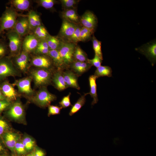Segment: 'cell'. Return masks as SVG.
Listing matches in <instances>:
<instances>
[{
  "label": "cell",
  "mask_w": 156,
  "mask_h": 156,
  "mask_svg": "<svg viewBox=\"0 0 156 156\" xmlns=\"http://www.w3.org/2000/svg\"><path fill=\"white\" fill-rule=\"evenodd\" d=\"M22 15L18 14L12 7H6L0 17L1 23L0 35L4 31L12 29L18 17Z\"/></svg>",
  "instance_id": "1"
},
{
  "label": "cell",
  "mask_w": 156,
  "mask_h": 156,
  "mask_svg": "<svg viewBox=\"0 0 156 156\" xmlns=\"http://www.w3.org/2000/svg\"><path fill=\"white\" fill-rule=\"evenodd\" d=\"M31 74L37 87H46L51 82L52 76L50 70L39 68L32 70Z\"/></svg>",
  "instance_id": "2"
},
{
  "label": "cell",
  "mask_w": 156,
  "mask_h": 156,
  "mask_svg": "<svg viewBox=\"0 0 156 156\" xmlns=\"http://www.w3.org/2000/svg\"><path fill=\"white\" fill-rule=\"evenodd\" d=\"M76 44L63 40L57 50L61 57L68 68L74 61L73 55Z\"/></svg>",
  "instance_id": "3"
},
{
  "label": "cell",
  "mask_w": 156,
  "mask_h": 156,
  "mask_svg": "<svg viewBox=\"0 0 156 156\" xmlns=\"http://www.w3.org/2000/svg\"><path fill=\"white\" fill-rule=\"evenodd\" d=\"M19 75L18 71L9 57L5 56L0 59V81L8 77Z\"/></svg>",
  "instance_id": "4"
},
{
  "label": "cell",
  "mask_w": 156,
  "mask_h": 156,
  "mask_svg": "<svg viewBox=\"0 0 156 156\" xmlns=\"http://www.w3.org/2000/svg\"><path fill=\"white\" fill-rule=\"evenodd\" d=\"M56 96L48 90L46 87H42L33 98V101L38 105L45 107L56 99Z\"/></svg>",
  "instance_id": "5"
},
{
  "label": "cell",
  "mask_w": 156,
  "mask_h": 156,
  "mask_svg": "<svg viewBox=\"0 0 156 156\" xmlns=\"http://www.w3.org/2000/svg\"><path fill=\"white\" fill-rule=\"evenodd\" d=\"M6 36L11 55L15 56L21 52L22 43L21 37L12 29L8 30Z\"/></svg>",
  "instance_id": "6"
},
{
  "label": "cell",
  "mask_w": 156,
  "mask_h": 156,
  "mask_svg": "<svg viewBox=\"0 0 156 156\" xmlns=\"http://www.w3.org/2000/svg\"><path fill=\"white\" fill-rule=\"evenodd\" d=\"M135 50L144 55L153 66L156 62V42L152 40L140 47L136 48Z\"/></svg>",
  "instance_id": "7"
},
{
  "label": "cell",
  "mask_w": 156,
  "mask_h": 156,
  "mask_svg": "<svg viewBox=\"0 0 156 156\" xmlns=\"http://www.w3.org/2000/svg\"><path fill=\"white\" fill-rule=\"evenodd\" d=\"M31 64L36 67L50 70L54 66L52 59L47 55H38L34 56Z\"/></svg>",
  "instance_id": "8"
},
{
  "label": "cell",
  "mask_w": 156,
  "mask_h": 156,
  "mask_svg": "<svg viewBox=\"0 0 156 156\" xmlns=\"http://www.w3.org/2000/svg\"><path fill=\"white\" fill-rule=\"evenodd\" d=\"M13 30L21 37L26 34L29 31L27 15H23L19 16Z\"/></svg>",
  "instance_id": "9"
},
{
  "label": "cell",
  "mask_w": 156,
  "mask_h": 156,
  "mask_svg": "<svg viewBox=\"0 0 156 156\" xmlns=\"http://www.w3.org/2000/svg\"><path fill=\"white\" fill-rule=\"evenodd\" d=\"M7 112L8 116L15 120H19L24 115L23 107L19 101H17L10 106Z\"/></svg>",
  "instance_id": "10"
},
{
  "label": "cell",
  "mask_w": 156,
  "mask_h": 156,
  "mask_svg": "<svg viewBox=\"0 0 156 156\" xmlns=\"http://www.w3.org/2000/svg\"><path fill=\"white\" fill-rule=\"evenodd\" d=\"M80 23L83 27L95 30L98 23L97 18L92 12L87 11L80 17Z\"/></svg>",
  "instance_id": "11"
},
{
  "label": "cell",
  "mask_w": 156,
  "mask_h": 156,
  "mask_svg": "<svg viewBox=\"0 0 156 156\" xmlns=\"http://www.w3.org/2000/svg\"><path fill=\"white\" fill-rule=\"evenodd\" d=\"M77 24L63 20L61 27L57 36L62 40H66L73 33Z\"/></svg>",
  "instance_id": "12"
},
{
  "label": "cell",
  "mask_w": 156,
  "mask_h": 156,
  "mask_svg": "<svg viewBox=\"0 0 156 156\" xmlns=\"http://www.w3.org/2000/svg\"><path fill=\"white\" fill-rule=\"evenodd\" d=\"M40 41L33 34L27 35L22 42L23 51L28 53L34 51Z\"/></svg>",
  "instance_id": "13"
},
{
  "label": "cell",
  "mask_w": 156,
  "mask_h": 156,
  "mask_svg": "<svg viewBox=\"0 0 156 156\" xmlns=\"http://www.w3.org/2000/svg\"><path fill=\"white\" fill-rule=\"evenodd\" d=\"M31 77H27L16 81L14 84L17 86L20 92L27 95H31L34 92L31 86Z\"/></svg>",
  "instance_id": "14"
},
{
  "label": "cell",
  "mask_w": 156,
  "mask_h": 156,
  "mask_svg": "<svg viewBox=\"0 0 156 156\" xmlns=\"http://www.w3.org/2000/svg\"><path fill=\"white\" fill-rule=\"evenodd\" d=\"M2 137L5 145L11 151H15L16 144L19 140V135L15 133L8 131Z\"/></svg>",
  "instance_id": "15"
},
{
  "label": "cell",
  "mask_w": 156,
  "mask_h": 156,
  "mask_svg": "<svg viewBox=\"0 0 156 156\" xmlns=\"http://www.w3.org/2000/svg\"><path fill=\"white\" fill-rule=\"evenodd\" d=\"M66 84L67 87L76 89H80L78 82V76L71 70H67L62 71Z\"/></svg>",
  "instance_id": "16"
},
{
  "label": "cell",
  "mask_w": 156,
  "mask_h": 156,
  "mask_svg": "<svg viewBox=\"0 0 156 156\" xmlns=\"http://www.w3.org/2000/svg\"><path fill=\"white\" fill-rule=\"evenodd\" d=\"M1 91L5 97L9 101L15 100L17 96V93L13 85L8 81L3 82L0 86Z\"/></svg>",
  "instance_id": "17"
},
{
  "label": "cell",
  "mask_w": 156,
  "mask_h": 156,
  "mask_svg": "<svg viewBox=\"0 0 156 156\" xmlns=\"http://www.w3.org/2000/svg\"><path fill=\"white\" fill-rule=\"evenodd\" d=\"M28 53L23 51L14 59L15 64L21 70L25 72L28 66L29 61Z\"/></svg>",
  "instance_id": "18"
},
{
  "label": "cell",
  "mask_w": 156,
  "mask_h": 156,
  "mask_svg": "<svg viewBox=\"0 0 156 156\" xmlns=\"http://www.w3.org/2000/svg\"><path fill=\"white\" fill-rule=\"evenodd\" d=\"M92 65L87 62H82L74 60L70 67L73 72L78 76L88 71Z\"/></svg>",
  "instance_id": "19"
},
{
  "label": "cell",
  "mask_w": 156,
  "mask_h": 156,
  "mask_svg": "<svg viewBox=\"0 0 156 156\" xmlns=\"http://www.w3.org/2000/svg\"><path fill=\"white\" fill-rule=\"evenodd\" d=\"M47 55L49 56L52 60L54 66L58 70L63 71L65 68H68L65 64L57 50H50Z\"/></svg>",
  "instance_id": "20"
},
{
  "label": "cell",
  "mask_w": 156,
  "mask_h": 156,
  "mask_svg": "<svg viewBox=\"0 0 156 156\" xmlns=\"http://www.w3.org/2000/svg\"><path fill=\"white\" fill-rule=\"evenodd\" d=\"M61 16L63 20L76 24L80 23V17L76 9L64 10L61 13Z\"/></svg>",
  "instance_id": "21"
},
{
  "label": "cell",
  "mask_w": 156,
  "mask_h": 156,
  "mask_svg": "<svg viewBox=\"0 0 156 156\" xmlns=\"http://www.w3.org/2000/svg\"><path fill=\"white\" fill-rule=\"evenodd\" d=\"M62 71L58 70L52 76V80L54 87L60 91L63 90L67 88L62 75Z\"/></svg>",
  "instance_id": "22"
},
{
  "label": "cell",
  "mask_w": 156,
  "mask_h": 156,
  "mask_svg": "<svg viewBox=\"0 0 156 156\" xmlns=\"http://www.w3.org/2000/svg\"><path fill=\"white\" fill-rule=\"evenodd\" d=\"M9 2L11 7L17 11H27L31 5L30 1L28 0H12Z\"/></svg>",
  "instance_id": "23"
},
{
  "label": "cell",
  "mask_w": 156,
  "mask_h": 156,
  "mask_svg": "<svg viewBox=\"0 0 156 156\" xmlns=\"http://www.w3.org/2000/svg\"><path fill=\"white\" fill-rule=\"evenodd\" d=\"M96 79L94 75L90 76L88 79L90 87V91L89 92V94H90L91 97L93 99L92 103V105H93L97 103L98 101L96 83Z\"/></svg>",
  "instance_id": "24"
},
{
  "label": "cell",
  "mask_w": 156,
  "mask_h": 156,
  "mask_svg": "<svg viewBox=\"0 0 156 156\" xmlns=\"http://www.w3.org/2000/svg\"><path fill=\"white\" fill-rule=\"evenodd\" d=\"M63 40L58 36H54L50 35L46 39L50 50H57Z\"/></svg>",
  "instance_id": "25"
},
{
  "label": "cell",
  "mask_w": 156,
  "mask_h": 156,
  "mask_svg": "<svg viewBox=\"0 0 156 156\" xmlns=\"http://www.w3.org/2000/svg\"><path fill=\"white\" fill-rule=\"evenodd\" d=\"M112 70L110 67L101 66L96 68L94 75L96 78L104 76L111 77L112 76Z\"/></svg>",
  "instance_id": "26"
},
{
  "label": "cell",
  "mask_w": 156,
  "mask_h": 156,
  "mask_svg": "<svg viewBox=\"0 0 156 156\" xmlns=\"http://www.w3.org/2000/svg\"><path fill=\"white\" fill-rule=\"evenodd\" d=\"M89 93H87L81 96L73 105L72 106L69 113L70 116H72L77 113L83 106L86 102V96Z\"/></svg>",
  "instance_id": "27"
},
{
  "label": "cell",
  "mask_w": 156,
  "mask_h": 156,
  "mask_svg": "<svg viewBox=\"0 0 156 156\" xmlns=\"http://www.w3.org/2000/svg\"><path fill=\"white\" fill-rule=\"evenodd\" d=\"M73 58L74 60L82 62H87L88 59L86 53L77 45L76 46L75 49Z\"/></svg>",
  "instance_id": "28"
},
{
  "label": "cell",
  "mask_w": 156,
  "mask_h": 156,
  "mask_svg": "<svg viewBox=\"0 0 156 156\" xmlns=\"http://www.w3.org/2000/svg\"><path fill=\"white\" fill-rule=\"evenodd\" d=\"M33 34L40 40H46L50 35L42 25L37 27L34 30Z\"/></svg>",
  "instance_id": "29"
},
{
  "label": "cell",
  "mask_w": 156,
  "mask_h": 156,
  "mask_svg": "<svg viewBox=\"0 0 156 156\" xmlns=\"http://www.w3.org/2000/svg\"><path fill=\"white\" fill-rule=\"evenodd\" d=\"M95 31L85 27H81L80 32V41L85 42L92 38V36Z\"/></svg>",
  "instance_id": "30"
},
{
  "label": "cell",
  "mask_w": 156,
  "mask_h": 156,
  "mask_svg": "<svg viewBox=\"0 0 156 156\" xmlns=\"http://www.w3.org/2000/svg\"><path fill=\"white\" fill-rule=\"evenodd\" d=\"M92 36L91 39L95 54L97 55L103 60V54L101 47V42L98 40L94 35Z\"/></svg>",
  "instance_id": "31"
},
{
  "label": "cell",
  "mask_w": 156,
  "mask_h": 156,
  "mask_svg": "<svg viewBox=\"0 0 156 156\" xmlns=\"http://www.w3.org/2000/svg\"><path fill=\"white\" fill-rule=\"evenodd\" d=\"M35 1L38 6L49 10L52 9L54 5L57 2V1L55 0H38Z\"/></svg>",
  "instance_id": "32"
},
{
  "label": "cell",
  "mask_w": 156,
  "mask_h": 156,
  "mask_svg": "<svg viewBox=\"0 0 156 156\" xmlns=\"http://www.w3.org/2000/svg\"><path fill=\"white\" fill-rule=\"evenodd\" d=\"M62 9L64 10L69 9H76L80 1L76 0H61Z\"/></svg>",
  "instance_id": "33"
},
{
  "label": "cell",
  "mask_w": 156,
  "mask_h": 156,
  "mask_svg": "<svg viewBox=\"0 0 156 156\" xmlns=\"http://www.w3.org/2000/svg\"><path fill=\"white\" fill-rule=\"evenodd\" d=\"M78 24H77L76 29L72 35L65 41L76 44L80 41V32L81 27Z\"/></svg>",
  "instance_id": "34"
},
{
  "label": "cell",
  "mask_w": 156,
  "mask_h": 156,
  "mask_svg": "<svg viewBox=\"0 0 156 156\" xmlns=\"http://www.w3.org/2000/svg\"><path fill=\"white\" fill-rule=\"evenodd\" d=\"M36 13L33 10L29 12L27 17L29 25V31L34 30L36 28Z\"/></svg>",
  "instance_id": "35"
},
{
  "label": "cell",
  "mask_w": 156,
  "mask_h": 156,
  "mask_svg": "<svg viewBox=\"0 0 156 156\" xmlns=\"http://www.w3.org/2000/svg\"><path fill=\"white\" fill-rule=\"evenodd\" d=\"M26 151H30L34 148L35 145V141L30 137L25 136L22 141Z\"/></svg>",
  "instance_id": "36"
},
{
  "label": "cell",
  "mask_w": 156,
  "mask_h": 156,
  "mask_svg": "<svg viewBox=\"0 0 156 156\" xmlns=\"http://www.w3.org/2000/svg\"><path fill=\"white\" fill-rule=\"evenodd\" d=\"M9 125L6 121L3 118L0 117V137L8 131Z\"/></svg>",
  "instance_id": "37"
},
{
  "label": "cell",
  "mask_w": 156,
  "mask_h": 156,
  "mask_svg": "<svg viewBox=\"0 0 156 156\" xmlns=\"http://www.w3.org/2000/svg\"><path fill=\"white\" fill-rule=\"evenodd\" d=\"M71 94V93L70 92L67 95L64 96L59 102L60 107L62 108H66L72 105L70 99Z\"/></svg>",
  "instance_id": "38"
},
{
  "label": "cell",
  "mask_w": 156,
  "mask_h": 156,
  "mask_svg": "<svg viewBox=\"0 0 156 156\" xmlns=\"http://www.w3.org/2000/svg\"><path fill=\"white\" fill-rule=\"evenodd\" d=\"M48 107V116L60 114L61 110L62 109L61 107L57 105H50Z\"/></svg>",
  "instance_id": "39"
},
{
  "label": "cell",
  "mask_w": 156,
  "mask_h": 156,
  "mask_svg": "<svg viewBox=\"0 0 156 156\" xmlns=\"http://www.w3.org/2000/svg\"><path fill=\"white\" fill-rule=\"evenodd\" d=\"M8 46L3 39L0 40V59L5 56L8 52Z\"/></svg>",
  "instance_id": "40"
},
{
  "label": "cell",
  "mask_w": 156,
  "mask_h": 156,
  "mask_svg": "<svg viewBox=\"0 0 156 156\" xmlns=\"http://www.w3.org/2000/svg\"><path fill=\"white\" fill-rule=\"evenodd\" d=\"M102 60L97 55L95 54L94 57L91 59H88L87 62L92 66H94L97 68L101 66Z\"/></svg>",
  "instance_id": "41"
},
{
  "label": "cell",
  "mask_w": 156,
  "mask_h": 156,
  "mask_svg": "<svg viewBox=\"0 0 156 156\" xmlns=\"http://www.w3.org/2000/svg\"><path fill=\"white\" fill-rule=\"evenodd\" d=\"M15 151L19 155L25 154L26 152L22 141L19 140L16 143L15 147Z\"/></svg>",
  "instance_id": "42"
},
{
  "label": "cell",
  "mask_w": 156,
  "mask_h": 156,
  "mask_svg": "<svg viewBox=\"0 0 156 156\" xmlns=\"http://www.w3.org/2000/svg\"><path fill=\"white\" fill-rule=\"evenodd\" d=\"M11 103L6 99L0 100V114L4 110L8 108Z\"/></svg>",
  "instance_id": "43"
},
{
  "label": "cell",
  "mask_w": 156,
  "mask_h": 156,
  "mask_svg": "<svg viewBox=\"0 0 156 156\" xmlns=\"http://www.w3.org/2000/svg\"><path fill=\"white\" fill-rule=\"evenodd\" d=\"M49 50L48 48H36L34 51L37 55H47Z\"/></svg>",
  "instance_id": "44"
},
{
  "label": "cell",
  "mask_w": 156,
  "mask_h": 156,
  "mask_svg": "<svg viewBox=\"0 0 156 156\" xmlns=\"http://www.w3.org/2000/svg\"><path fill=\"white\" fill-rule=\"evenodd\" d=\"M36 48L49 49V47L46 40H44L40 41L37 47Z\"/></svg>",
  "instance_id": "45"
},
{
  "label": "cell",
  "mask_w": 156,
  "mask_h": 156,
  "mask_svg": "<svg viewBox=\"0 0 156 156\" xmlns=\"http://www.w3.org/2000/svg\"><path fill=\"white\" fill-rule=\"evenodd\" d=\"M35 156H45V153L42 149L37 148L34 151Z\"/></svg>",
  "instance_id": "46"
},
{
  "label": "cell",
  "mask_w": 156,
  "mask_h": 156,
  "mask_svg": "<svg viewBox=\"0 0 156 156\" xmlns=\"http://www.w3.org/2000/svg\"><path fill=\"white\" fill-rule=\"evenodd\" d=\"M4 144L3 142L0 140V155H5V149Z\"/></svg>",
  "instance_id": "47"
},
{
  "label": "cell",
  "mask_w": 156,
  "mask_h": 156,
  "mask_svg": "<svg viewBox=\"0 0 156 156\" xmlns=\"http://www.w3.org/2000/svg\"><path fill=\"white\" fill-rule=\"evenodd\" d=\"M6 99L3 95L0 89V100Z\"/></svg>",
  "instance_id": "48"
},
{
  "label": "cell",
  "mask_w": 156,
  "mask_h": 156,
  "mask_svg": "<svg viewBox=\"0 0 156 156\" xmlns=\"http://www.w3.org/2000/svg\"><path fill=\"white\" fill-rule=\"evenodd\" d=\"M26 156H35L34 152L29 153Z\"/></svg>",
  "instance_id": "49"
},
{
  "label": "cell",
  "mask_w": 156,
  "mask_h": 156,
  "mask_svg": "<svg viewBox=\"0 0 156 156\" xmlns=\"http://www.w3.org/2000/svg\"><path fill=\"white\" fill-rule=\"evenodd\" d=\"M1 29V20H0V31Z\"/></svg>",
  "instance_id": "50"
},
{
  "label": "cell",
  "mask_w": 156,
  "mask_h": 156,
  "mask_svg": "<svg viewBox=\"0 0 156 156\" xmlns=\"http://www.w3.org/2000/svg\"><path fill=\"white\" fill-rule=\"evenodd\" d=\"M0 156H7L5 155H0Z\"/></svg>",
  "instance_id": "51"
}]
</instances>
